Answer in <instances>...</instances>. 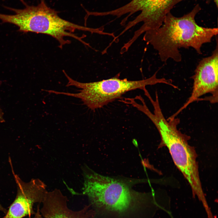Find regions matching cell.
Returning a JSON list of instances; mask_svg holds the SVG:
<instances>
[{"instance_id": "6da1fadb", "label": "cell", "mask_w": 218, "mask_h": 218, "mask_svg": "<svg viewBox=\"0 0 218 218\" xmlns=\"http://www.w3.org/2000/svg\"><path fill=\"white\" fill-rule=\"evenodd\" d=\"M201 9L197 4L190 12L180 17L169 12L162 26L145 32L143 40L158 51L161 60L164 62L169 58L181 61L179 49L181 48L192 47L198 54H202L203 45L211 42L212 38L217 35L218 29L203 27L196 23L195 16Z\"/></svg>"}, {"instance_id": "7a4b0ae2", "label": "cell", "mask_w": 218, "mask_h": 218, "mask_svg": "<svg viewBox=\"0 0 218 218\" xmlns=\"http://www.w3.org/2000/svg\"><path fill=\"white\" fill-rule=\"evenodd\" d=\"M82 170L83 193L99 211L121 216L138 210L147 201L148 194L133 190L128 180L100 174L86 165Z\"/></svg>"}, {"instance_id": "3957f363", "label": "cell", "mask_w": 218, "mask_h": 218, "mask_svg": "<svg viewBox=\"0 0 218 218\" xmlns=\"http://www.w3.org/2000/svg\"><path fill=\"white\" fill-rule=\"evenodd\" d=\"M22 3L25 7L18 9L14 17L18 31L49 35L58 42L60 48L70 43V41L65 39V37L73 38L88 45L82 40L83 36L79 37L74 33L76 30L95 32V28L79 25L62 18L58 12L47 5L45 0H41L36 6L29 5L25 1Z\"/></svg>"}, {"instance_id": "277c9868", "label": "cell", "mask_w": 218, "mask_h": 218, "mask_svg": "<svg viewBox=\"0 0 218 218\" xmlns=\"http://www.w3.org/2000/svg\"><path fill=\"white\" fill-rule=\"evenodd\" d=\"M179 120L175 118L166 119L163 115L154 122L160 137V145L168 149L177 168L189 183L193 194L200 200L204 198L200 178L196 155L188 144L186 136L177 129Z\"/></svg>"}, {"instance_id": "5b68a950", "label": "cell", "mask_w": 218, "mask_h": 218, "mask_svg": "<svg viewBox=\"0 0 218 218\" xmlns=\"http://www.w3.org/2000/svg\"><path fill=\"white\" fill-rule=\"evenodd\" d=\"M156 72L151 77L145 79L131 81L121 79L120 73L114 77L102 81L82 83L74 80L67 74V87L74 86L81 89L78 93L61 92V94L79 98L89 109L95 110L103 107L116 99L121 98L126 93L137 89L143 91L148 85L163 83L162 78H157Z\"/></svg>"}, {"instance_id": "8992f818", "label": "cell", "mask_w": 218, "mask_h": 218, "mask_svg": "<svg viewBox=\"0 0 218 218\" xmlns=\"http://www.w3.org/2000/svg\"><path fill=\"white\" fill-rule=\"evenodd\" d=\"M171 9L167 0H132L126 4L116 9L109 11L110 15L117 18L125 14L127 16L121 23L125 25L129 18L134 13L140 11V13L134 20L129 21L120 33L122 35L127 31L140 22L143 25L135 31L130 39L134 43L143 33L150 30L158 29L162 25L164 19Z\"/></svg>"}, {"instance_id": "52a82bcc", "label": "cell", "mask_w": 218, "mask_h": 218, "mask_svg": "<svg viewBox=\"0 0 218 218\" xmlns=\"http://www.w3.org/2000/svg\"><path fill=\"white\" fill-rule=\"evenodd\" d=\"M212 55L203 58L198 63L192 78L193 80L190 96L184 105L173 114L176 116L190 104L198 100L207 94H211L207 99L212 103L217 102L218 87V45Z\"/></svg>"}, {"instance_id": "ba28073f", "label": "cell", "mask_w": 218, "mask_h": 218, "mask_svg": "<svg viewBox=\"0 0 218 218\" xmlns=\"http://www.w3.org/2000/svg\"><path fill=\"white\" fill-rule=\"evenodd\" d=\"M12 168L17 193L4 218H22L34 215V204L42 202L47 192L46 186L39 179H32L28 182L23 181Z\"/></svg>"}, {"instance_id": "9c48e42d", "label": "cell", "mask_w": 218, "mask_h": 218, "mask_svg": "<svg viewBox=\"0 0 218 218\" xmlns=\"http://www.w3.org/2000/svg\"><path fill=\"white\" fill-rule=\"evenodd\" d=\"M67 201L66 197L59 190L47 191L41 208L38 206L34 216L29 218H91L95 215V211L90 206L74 211L68 208Z\"/></svg>"}, {"instance_id": "30bf717a", "label": "cell", "mask_w": 218, "mask_h": 218, "mask_svg": "<svg viewBox=\"0 0 218 218\" xmlns=\"http://www.w3.org/2000/svg\"><path fill=\"white\" fill-rule=\"evenodd\" d=\"M181 0H167V1L169 5L172 8L176 4Z\"/></svg>"}, {"instance_id": "8fae6325", "label": "cell", "mask_w": 218, "mask_h": 218, "mask_svg": "<svg viewBox=\"0 0 218 218\" xmlns=\"http://www.w3.org/2000/svg\"><path fill=\"white\" fill-rule=\"evenodd\" d=\"M4 121L3 113L0 106V123H3Z\"/></svg>"}, {"instance_id": "7c38bea8", "label": "cell", "mask_w": 218, "mask_h": 218, "mask_svg": "<svg viewBox=\"0 0 218 218\" xmlns=\"http://www.w3.org/2000/svg\"><path fill=\"white\" fill-rule=\"evenodd\" d=\"M7 211L4 208L0 203V212H3L6 213H7Z\"/></svg>"}, {"instance_id": "4fadbf2b", "label": "cell", "mask_w": 218, "mask_h": 218, "mask_svg": "<svg viewBox=\"0 0 218 218\" xmlns=\"http://www.w3.org/2000/svg\"><path fill=\"white\" fill-rule=\"evenodd\" d=\"M214 2L215 3L217 7L218 6V0H213Z\"/></svg>"}, {"instance_id": "5bb4252c", "label": "cell", "mask_w": 218, "mask_h": 218, "mask_svg": "<svg viewBox=\"0 0 218 218\" xmlns=\"http://www.w3.org/2000/svg\"><path fill=\"white\" fill-rule=\"evenodd\" d=\"M2 0L3 1H5V0Z\"/></svg>"}]
</instances>
